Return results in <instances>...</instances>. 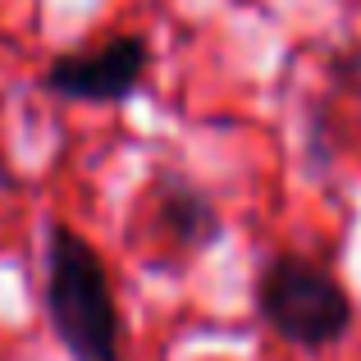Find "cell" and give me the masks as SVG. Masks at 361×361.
Instances as JSON below:
<instances>
[{
  "label": "cell",
  "mask_w": 361,
  "mask_h": 361,
  "mask_svg": "<svg viewBox=\"0 0 361 361\" xmlns=\"http://www.w3.org/2000/svg\"><path fill=\"white\" fill-rule=\"evenodd\" d=\"M46 316L73 361H119V302L97 247L69 224L46 238Z\"/></svg>",
  "instance_id": "1"
},
{
  "label": "cell",
  "mask_w": 361,
  "mask_h": 361,
  "mask_svg": "<svg viewBox=\"0 0 361 361\" xmlns=\"http://www.w3.org/2000/svg\"><path fill=\"white\" fill-rule=\"evenodd\" d=\"M256 311L288 348L320 353L353 329V298L320 261L274 252L256 274Z\"/></svg>",
  "instance_id": "2"
},
{
  "label": "cell",
  "mask_w": 361,
  "mask_h": 361,
  "mask_svg": "<svg viewBox=\"0 0 361 361\" xmlns=\"http://www.w3.org/2000/svg\"><path fill=\"white\" fill-rule=\"evenodd\" d=\"M224 233L215 202L178 169H156L133 206V247L156 270L197 261Z\"/></svg>",
  "instance_id": "3"
},
{
  "label": "cell",
  "mask_w": 361,
  "mask_h": 361,
  "mask_svg": "<svg viewBox=\"0 0 361 361\" xmlns=\"http://www.w3.org/2000/svg\"><path fill=\"white\" fill-rule=\"evenodd\" d=\"M151 64V42L137 32H119L92 51H64L46 69V92L78 106H119L142 87Z\"/></svg>",
  "instance_id": "4"
}]
</instances>
